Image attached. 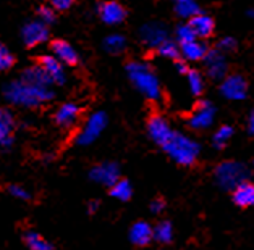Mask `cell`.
Returning a JSON list of instances; mask_svg holds the SVG:
<instances>
[{
	"label": "cell",
	"mask_w": 254,
	"mask_h": 250,
	"mask_svg": "<svg viewBox=\"0 0 254 250\" xmlns=\"http://www.w3.org/2000/svg\"><path fill=\"white\" fill-rule=\"evenodd\" d=\"M15 65V57L11 55L7 46L0 44V71H7Z\"/></svg>",
	"instance_id": "1f68e13d"
},
{
	"label": "cell",
	"mask_w": 254,
	"mask_h": 250,
	"mask_svg": "<svg viewBox=\"0 0 254 250\" xmlns=\"http://www.w3.org/2000/svg\"><path fill=\"white\" fill-rule=\"evenodd\" d=\"M175 68H177V71L178 73H182V74H188V68H187V65L183 63V61H178V63L175 65Z\"/></svg>",
	"instance_id": "f35d334b"
},
{
	"label": "cell",
	"mask_w": 254,
	"mask_h": 250,
	"mask_svg": "<svg viewBox=\"0 0 254 250\" xmlns=\"http://www.w3.org/2000/svg\"><path fill=\"white\" fill-rule=\"evenodd\" d=\"M127 47V41L122 34H110L104 39V49L109 53H122Z\"/></svg>",
	"instance_id": "d4e9b609"
},
{
	"label": "cell",
	"mask_w": 254,
	"mask_h": 250,
	"mask_svg": "<svg viewBox=\"0 0 254 250\" xmlns=\"http://www.w3.org/2000/svg\"><path fill=\"white\" fill-rule=\"evenodd\" d=\"M214 115H215V108L212 107V103L204 100V102L197 105V108L194 110V113L191 115L188 124L197 131L207 129L210 124L214 123Z\"/></svg>",
	"instance_id": "30bf717a"
},
{
	"label": "cell",
	"mask_w": 254,
	"mask_h": 250,
	"mask_svg": "<svg viewBox=\"0 0 254 250\" xmlns=\"http://www.w3.org/2000/svg\"><path fill=\"white\" fill-rule=\"evenodd\" d=\"M248 170L238 161H224L215 168V181L222 189H237L240 184L246 183Z\"/></svg>",
	"instance_id": "277c9868"
},
{
	"label": "cell",
	"mask_w": 254,
	"mask_h": 250,
	"mask_svg": "<svg viewBox=\"0 0 254 250\" xmlns=\"http://www.w3.org/2000/svg\"><path fill=\"white\" fill-rule=\"evenodd\" d=\"M10 194L13 196L15 199H20V200H29L31 199V194L28 189H24L23 186H18V184H13L10 186Z\"/></svg>",
	"instance_id": "836d02e7"
},
{
	"label": "cell",
	"mask_w": 254,
	"mask_h": 250,
	"mask_svg": "<svg viewBox=\"0 0 254 250\" xmlns=\"http://www.w3.org/2000/svg\"><path fill=\"white\" fill-rule=\"evenodd\" d=\"M217 47H219L220 52H230L235 47H237V42H235L233 37H222L217 44Z\"/></svg>",
	"instance_id": "e575fe53"
},
{
	"label": "cell",
	"mask_w": 254,
	"mask_h": 250,
	"mask_svg": "<svg viewBox=\"0 0 254 250\" xmlns=\"http://www.w3.org/2000/svg\"><path fill=\"white\" fill-rule=\"evenodd\" d=\"M21 79L26 81V83L36 84V86H46V87H51L52 86V81L49 79L46 71L42 70L39 65H34V66L26 68V70H24L23 74H21Z\"/></svg>",
	"instance_id": "44dd1931"
},
{
	"label": "cell",
	"mask_w": 254,
	"mask_h": 250,
	"mask_svg": "<svg viewBox=\"0 0 254 250\" xmlns=\"http://www.w3.org/2000/svg\"><path fill=\"white\" fill-rule=\"evenodd\" d=\"M127 73L129 76V81L134 84V87L139 92H142L147 99L157 100L160 97V84L149 66L141 61H131L127 66Z\"/></svg>",
	"instance_id": "7a4b0ae2"
},
{
	"label": "cell",
	"mask_w": 254,
	"mask_h": 250,
	"mask_svg": "<svg viewBox=\"0 0 254 250\" xmlns=\"http://www.w3.org/2000/svg\"><path fill=\"white\" fill-rule=\"evenodd\" d=\"M89 178L94 181V183L112 187L117 183V181L120 179L119 165H117V163H110V161H109V163L97 165V166H94L89 171Z\"/></svg>",
	"instance_id": "ba28073f"
},
{
	"label": "cell",
	"mask_w": 254,
	"mask_h": 250,
	"mask_svg": "<svg viewBox=\"0 0 254 250\" xmlns=\"http://www.w3.org/2000/svg\"><path fill=\"white\" fill-rule=\"evenodd\" d=\"M248 16H250V18H254V10H250V11H248Z\"/></svg>",
	"instance_id": "60d3db41"
},
{
	"label": "cell",
	"mask_w": 254,
	"mask_h": 250,
	"mask_svg": "<svg viewBox=\"0 0 254 250\" xmlns=\"http://www.w3.org/2000/svg\"><path fill=\"white\" fill-rule=\"evenodd\" d=\"M75 3V0H51V5L54 10H59V11H65Z\"/></svg>",
	"instance_id": "d590c367"
},
{
	"label": "cell",
	"mask_w": 254,
	"mask_h": 250,
	"mask_svg": "<svg viewBox=\"0 0 254 250\" xmlns=\"http://www.w3.org/2000/svg\"><path fill=\"white\" fill-rule=\"evenodd\" d=\"M110 194L119 200H128L133 194L131 184H129L127 179H119L112 187H110Z\"/></svg>",
	"instance_id": "484cf974"
},
{
	"label": "cell",
	"mask_w": 254,
	"mask_h": 250,
	"mask_svg": "<svg viewBox=\"0 0 254 250\" xmlns=\"http://www.w3.org/2000/svg\"><path fill=\"white\" fill-rule=\"evenodd\" d=\"M97 208H99V203L97 202H91L89 203V211H91V213H94Z\"/></svg>",
	"instance_id": "ab89813d"
},
{
	"label": "cell",
	"mask_w": 254,
	"mask_h": 250,
	"mask_svg": "<svg viewBox=\"0 0 254 250\" xmlns=\"http://www.w3.org/2000/svg\"><path fill=\"white\" fill-rule=\"evenodd\" d=\"M190 26L193 28L196 37H209L214 33V20L206 13H199L191 18Z\"/></svg>",
	"instance_id": "ffe728a7"
},
{
	"label": "cell",
	"mask_w": 254,
	"mask_h": 250,
	"mask_svg": "<svg viewBox=\"0 0 254 250\" xmlns=\"http://www.w3.org/2000/svg\"><path fill=\"white\" fill-rule=\"evenodd\" d=\"M175 36L180 44H187V42H191V41H196V34L193 28L190 26V23L187 24H180L175 31Z\"/></svg>",
	"instance_id": "f546056e"
},
{
	"label": "cell",
	"mask_w": 254,
	"mask_h": 250,
	"mask_svg": "<svg viewBox=\"0 0 254 250\" xmlns=\"http://www.w3.org/2000/svg\"><path fill=\"white\" fill-rule=\"evenodd\" d=\"M147 131H149L151 139L162 147L172 139V136L175 134L172 131L170 124L165 121V118L159 115H154L149 118V121H147Z\"/></svg>",
	"instance_id": "52a82bcc"
},
{
	"label": "cell",
	"mask_w": 254,
	"mask_h": 250,
	"mask_svg": "<svg viewBox=\"0 0 254 250\" xmlns=\"http://www.w3.org/2000/svg\"><path fill=\"white\" fill-rule=\"evenodd\" d=\"M54 97V92L51 87L46 86H36L23 81L21 78L5 87V99L8 100L11 105L24 108H34L39 105L49 102Z\"/></svg>",
	"instance_id": "6da1fadb"
},
{
	"label": "cell",
	"mask_w": 254,
	"mask_h": 250,
	"mask_svg": "<svg viewBox=\"0 0 254 250\" xmlns=\"http://www.w3.org/2000/svg\"><path fill=\"white\" fill-rule=\"evenodd\" d=\"M187 78H188V86H190L191 92H193L194 96H199V94L202 92V89H204V79L201 76V73L194 71V70H190L188 74H187Z\"/></svg>",
	"instance_id": "f1b7e54d"
},
{
	"label": "cell",
	"mask_w": 254,
	"mask_h": 250,
	"mask_svg": "<svg viewBox=\"0 0 254 250\" xmlns=\"http://www.w3.org/2000/svg\"><path fill=\"white\" fill-rule=\"evenodd\" d=\"M167 29L160 23H147L141 28V39L147 47H159L160 44L167 41Z\"/></svg>",
	"instance_id": "8fae6325"
},
{
	"label": "cell",
	"mask_w": 254,
	"mask_h": 250,
	"mask_svg": "<svg viewBox=\"0 0 254 250\" xmlns=\"http://www.w3.org/2000/svg\"><path fill=\"white\" fill-rule=\"evenodd\" d=\"M164 150L178 165L190 166L196 161L201 149H199V144L191 139V137L175 133L172 136V139L164 146Z\"/></svg>",
	"instance_id": "3957f363"
},
{
	"label": "cell",
	"mask_w": 254,
	"mask_h": 250,
	"mask_svg": "<svg viewBox=\"0 0 254 250\" xmlns=\"http://www.w3.org/2000/svg\"><path fill=\"white\" fill-rule=\"evenodd\" d=\"M39 66L46 71L52 84H64L66 81V74L64 70V63L54 57V55H44L39 58Z\"/></svg>",
	"instance_id": "7c38bea8"
},
{
	"label": "cell",
	"mask_w": 254,
	"mask_h": 250,
	"mask_svg": "<svg viewBox=\"0 0 254 250\" xmlns=\"http://www.w3.org/2000/svg\"><path fill=\"white\" fill-rule=\"evenodd\" d=\"M157 53L160 55V57L169 58V60H177L180 55H182L178 46L173 41H170V39H167L165 42L160 44V46L157 47Z\"/></svg>",
	"instance_id": "83f0119b"
},
{
	"label": "cell",
	"mask_w": 254,
	"mask_h": 250,
	"mask_svg": "<svg viewBox=\"0 0 254 250\" xmlns=\"http://www.w3.org/2000/svg\"><path fill=\"white\" fill-rule=\"evenodd\" d=\"M206 70L212 79H225L227 76V61L220 50H212L206 57Z\"/></svg>",
	"instance_id": "4fadbf2b"
},
{
	"label": "cell",
	"mask_w": 254,
	"mask_h": 250,
	"mask_svg": "<svg viewBox=\"0 0 254 250\" xmlns=\"http://www.w3.org/2000/svg\"><path fill=\"white\" fill-rule=\"evenodd\" d=\"M173 237V229L172 224L169 221H160L156 228H154V239L160 244H167L170 242Z\"/></svg>",
	"instance_id": "4316f807"
},
{
	"label": "cell",
	"mask_w": 254,
	"mask_h": 250,
	"mask_svg": "<svg viewBox=\"0 0 254 250\" xmlns=\"http://www.w3.org/2000/svg\"><path fill=\"white\" fill-rule=\"evenodd\" d=\"M180 52H182V57L188 61H199V60H206L209 50L199 41H191L187 44H182L180 47Z\"/></svg>",
	"instance_id": "d6986e66"
},
{
	"label": "cell",
	"mask_w": 254,
	"mask_h": 250,
	"mask_svg": "<svg viewBox=\"0 0 254 250\" xmlns=\"http://www.w3.org/2000/svg\"><path fill=\"white\" fill-rule=\"evenodd\" d=\"M105 126H107V115L104 111H96L84 123L83 129L79 131V134L76 137V142L79 146H89V144H92L102 134Z\"/></svg>",
	"instance_id": "5b68a950"
},
{
	"label": "cell",
	"mask_w": 254,
	"mask_h": 250,
	"mask_svg": "<svg viewBox=\"0 0 254 250\" xmlns=\"http://www.w3.org/2000/svg\"><path fill=\"white\" fill-rule=\"evenodd\" d=\"M125 15H127L125 8L117 2H104L99 7V16H101V20L105 24H110V26L120 24L125 20Z\"/></svg>",
	"instance_id": "9a60e30c"
},
{
	"label": "cell",
	"mask_w": 254,
	"mask_h": 250,
	"mask_svg": "<svg viewBox=\"0 0 254 250\" xmlns=\"http://www.w3.org/2000/svg\"><path fill=\"white\" fill-rule=\"evenodd\" d=\"M23 239L31 250H52V244L36 231H26Z\"/></svg>",
	"instance_id": "cb8c5ba5"
},
{
	"label": "cell",
	"mask_w": 254,
	"mask_h": 250,
	"mask_svg": "<svg viewBox=\"0 0 254 250\" xmlns=\"http://www.w3.org/2000/svg\"><path fill=\"white\" fill-rule=\"evenodd\" d=\"M233 202L240 207H254V184H240L233 191Z\"/></svg>",
	"instance_id": "7402d4cb"
},
{
	"label": "cell",
	"mask_w": 254,
	"mask_h": 250,
	"mask_svg": "<svg viewBox=\"0 0 254 250\" xmlns=\"http://www.w3.org/2000/svg\"><path fill=\"white\" fill-rule=\"evenodd\" d=\"M21 37H23V42L29 47H34V46H38V44L46 42L49 37L47 24H44L41 20L26 23L21 29Z\"/></svg>",
	"instance_id": "9c48e42d"
},
{
	"label": "cell",
	"mask_w": 254,
	"mask_h": 250,
	"mask_svg": "<svg viewBox=\"0 0 254 250\" xmlns=\"http://www.w3.org/2000/svg\"><path fill=\"white\" fill-rule=\"evenodd\" d=\"M232 134H233V129L230 126H220L217 129V133L214 134V146L217 149H222L228 141H230Z\"/></svg>",
	"instance_id": "4dcf8cb0"
},
{
	"label": "cell",
	"mask_w": 254,
	"mask_h": 250,
	"mask_svg": "<svg viewBox=\"0 0 254 250\" xmlns=\"http://www.w3.org/2000/svg\"><path fill=\"white\" fill-rule=\"evenodd\" d=\"M51 50L54 53V57L57 58L60 63L68 65V66H75L78 63V53L73 49L71 44H68L66 41H54Z\"/></svg>",
	"instance_id": "5bb4252c"
},
{
	"label": "cell",
	"mask_w": 254,
	"mask_h": 250,
	"mask_svg": "<svg viewBox=\"0 0 254 250\" xmlns=\"http://www.w3.org/2000/svg\"><path fill=\"white\" fill-rule=\"evenodd\" d=\"M165 208V202L164 200H160V199H157V200H154V202L151 203V211L152 213H160V211H162Z\"/></svg>",
	"instance_id": "8d00e7d4"
},
{
	"label": "cell",
	"mask_w": 254,
	"mask_h": 250,
	"mask_svg": "<svg viewBox=\"0 0 254 250\" xmlns=\"http://www.w3.org/2000/svg\"><path fill=\"white\" fill-rule=\"evenodd\" d=\"M79 113H81V110H79L78 105L73 102H68L62 105V107H59L54 118H55V123H57L60 128H71L73 124L78 121Z\"/></svg>",
	"instance_id": "2e32d148"
},
{
	"label": "cell",
	"mask_w": 254,
	"mask_h": 250,
	"mask_svg": "<svg viewBox=\"0 0 254 250\" xmlns=\"http://www.w3.org/2000/svg\"><path fill=\"white\" fill-rule=\"evenodd\" d=\"M38 15H39V20L44 24H52L55 21V11L52 7H41Z\"/></svg>",
	"instance_id": "d6a6232c"
},
{
	"label": "cell",
	"mask_w": 254,
	"mask_h": 250,
	"mask_svg": "<svg viewBox=\"0 0 254 250\" xmlns=\"http://www.w3.org/2000/svg\"><path fill=\"white\" fill-rule=\"evenodd\" d=\"M248 131H250V134H254V110L248 116Z\"/></svg>",
	"instance_id": "74e56055"
},
{
	"label": "cell",
	"mask_w": 254,
	"mask_h": 250,
	"mask_svg": "<svg viewBox=\"0 0 254 250\" xmlns=\"http://www.w3.org/2000/svg\"><path fill=\"white\" fill-rule=\"evenodd\" d=\"M246 81L240 74H230L225 76V79L220 84V92L222 96L228 100H243L246 97Z\"/></svg>",
	"instance_id": "8992f818"
},
{
	"label": "cell",
	"mask_w": 254,
	"mask_h": 250,
	"mask_svg": "<svg viewBox=\"0 0 254 250\" xmlns=\"http://www.w3.org/2000/svg\"><path fill=\"white\" fill-rule=\"evenodd\" d=\"M175 13L180 18L191 20V18L201 13V8L196 0H175Z\"/></svg>",
	"instance_id": "603a6c76"
},
{
	"label": "cell",
	"mask_w": 254,
	"mask_h": 250,
	"mask_svg": "<svg viewBox=\"0 0 254 250\" xmlns=\"http://www.w3.org/2000/svg\"><path fill=\"white\" fill-rule=\"evenodd\" d=\"M129 239L134 244V246H147L152 239H154V229L151 228L149 223L146 221H138L131 226L129 231Z\"/></svg>",
	"instance_id": "ac0fdd59"
},
{
	"label": "cell",
	"mask_w": 254,
	"mask_h": 250,
	"mask_svg": "<svg viewBox=\"0 0 254 250\" xmlns=\"http://www.w3.org/2000/svg\"><path fill=\"white\" fill-rule=\"evenodd\" d=\"M15 118L11 111L0 108V147H10L13 144Z\"/></svg>",
	"instance_id": "e0dca14e"
}]
</instances>
